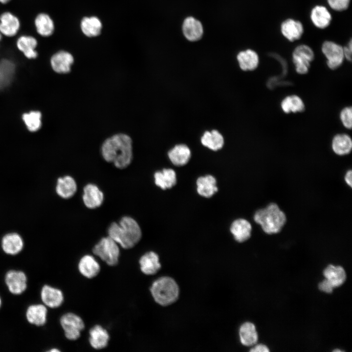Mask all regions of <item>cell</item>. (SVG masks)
<instances>
[{
    "mask_svg": "<svg viewBox=\"0 0 352 352\" xmlns=\"http://www.w3.org/2000/svg\"><path fill=\"white\" fill-rule=\"evenodd\" d=\"M100 150L103 159L112 163L117 168H126L133 159L132 140L125 133H116L107 137Z\"/></svg>",
    "mask_w": 352,
    "mask_h": 352,
    "instance_id": "6da1fadb",
    "label": "cell"
},
{
    "mask_svg": "<svg viewBox=\"0 0 352 352\" xmlns=\"http://www.w3.org/2000/svg\"><path fill=\"white\" fill-rule=\"evenodd\" d=\"M108 232V236L124 249L133 247L142 236L138 223L129 216L123 217L118 223L112 222Z\"/></svg>",
    "mask_w": 352,
    "mask_h": 352,
    "instance_id": "7a4b0ae2",
    "label": "cell"
},
{
    "mask_svg": "<svg viewBox=\"0 0 352 352\" xmlns=\"http://www.w3.org/2000/svg\"><path fill=\"white\" fill-rule=\"evenodd\" d=\"M254 220L265 233L272 235L281 232L286 222V216L277 203L271 202L256 211Z\"/></svg>",
    "mask_w": 352,
    "mask_h": 352,
    "instance_id": "3957f363",
    "label": "cell"
},
{
    "mask_svg": "<svg viewBox=\"0 0 352 352\" xmlns=\"http://www.w3.org/2000/svg\"><path fill=\"white\" fill-rule=\"evenodd\" d=\"M150 290L155 302L162 306L172 304L179 297L177 284L174 279L168 276L161 277L155 280Z\"/></svg>",
    "mask_w": 352,
    "mask_h": 352,
    "instance_id": "277c9868",
    "label": "cell"
},
{
    "mask_svg": "<svg viewBox=\"0 0 352 352\" xmlns=\"http://www.w3.org/2000/svg\"><path fill=\"white\" fill-rule=\"evenodd\" d=\"M92 252L108 265L114 266L118 263L120 255L118 244L109 236L102 238L94 245Z\"/></svg>",
    "mask_w": 352,
    "mask_h": 352,
    "instance_id": "5b68a950",
    "label": "cell"
},
{
    "mask_svg": "<svg viewBox=\"0 0 352 352\" xmlns=\"http://www.w3.org/2000/svg\"><path fill=\"white\" fill-rule=\"evenodd\" d=\"M314 59V53L308 45L301 44L296 46L293 50L292 59L296 72L305 74L309 70L311 62Z\"/></svg>",
    "mask_w": 352,
    "mask_h": 352,
    "instance_id": "8992f818",
    "label": "cell"
},
{
    "mask_svg": "<svg viewBox=\"0 0 352 352\" xmlns=\"http://www.w3.org/2000/svg\"><path fill=\"white\" fill-rule=\"evenodd\" d=\"M60 323L66 337L69 340L78 339L85 326L83 319L72 312L63 314L60 318Z\"/></svg>",
    "mask_w": 352,
    "mask_h": 352,
    "instance_id": "52a82bcc",
    "label": "cell"
},
{
    "mask_svg": "<svg viewBox=\"0 0 352 352\" xmlns=\"http://www.w3.org/2000/svg\"><path fill=\"white\" fill-rule=\"evenodd\" d=\"M321 51L327 59L329 68L334 70L341 66L345 59L341 45L332 41L327 40L322 43Z\"/></svg>",
    "mask_w": 352,
    "mask_h": 352,
    "instance_id": "ba28073f",
    "label": "cell"
},
{
    "mask_svg": "<svg viewBox=\"0 0 352 352\" xmlns=\"http://www.w3.org/2000/svg\"><path fill=\"white\" fill-rule=\"evenodd\" d=\"M74 62L73 55L63 49L56 51L49 59V64L52 70L58 74H67L71 70Z\"/></svg>",
    "mask_w": 352,
    "mask_h": 352,
    "instance_id": "9c48e42d",
    "label": "cell"
},
{
    "mask_svg": "<svg viewBox=\"0 0 352 352\" xmlns=\"http://www.w3.org/2000/svg\"><path fill=\"white\" fill-rule=\"evenodd\" d=\"M4 280L9 291L13 294H21L27 288V277L23 271L10 270L6 273Z\"/></svg>",
    "mask_w": 352,
    "mask_h": 352,
    "instance_id": "30bf717a",
    "label": "cell"
},
{
    "mask_svg": "<svg viewBox=\"0 0 352 352\" xmlns=\"http://www.w3.org/2000/svg\"><path fill=\"white\" fill-rule=\"evenodd\" d=\"M280 29L283 36L290 42L300 40L304 32L302 22L293 18L284 20L280 24Z\"/></svg>",
    "mask_w": 352,
    "mask_h": 352,
    "instance_id": "8fae6325",
    "label": "cell"
},
{
    "mask_svg": "<svg viewBox=\"0 0 352 352\" xmlns=\"http://www.w3.org/2000/svg\"><path fill=\"white\" fill-rule=\"evenodd\" d=\"M21 27L18 17L9 11L0 15V33L2 36L13 37L17 35Z\"/></svg>",
    "mask_w": 352,
    "mask_h": 352,
    "instance_id": "7c38bea8",
    "label": "cell"
},
{
    "mask_svg": "<svg viewBox=\"0 0 352 352\" xmlns=\"http://www.w3.org/2000/svg\"><path fill=\"white\" fill-rule=\"evenodd\" d=\"M16 44L18 49L26 59L33 60L38 57V52L36 50L38 41L34 36L20 35L17 39Z\"/></svg>",
    "mask_w": 352,
    "mask_h": 352,
    "instance_id": "4fadbf2b",
    "label": "cell"
},
{
    "mask_svg": "<svg viewBox=\"0 0 352 352\" xmlns=\"http://www.w3.org/2000/svg\"><path fill=\"white\" fill-rule=\"evenodd\" d=\"M309 16L314 26L320 29L328 27L332 21L330 12L327 7L323 5H316L313 7Z\"/></svg>",
    "mask_w": 352,
    "mask_h": 352,
    "instance_id": "5bb4252c",
    "label": "cell"
},
{
    "mask_svg": "<svg viewBox=\"0 0 352 352\" xmlns=\"http://www.w3.org/2000/svg\"><path fill=\"white\" fill-rule=\"evenodd\" d=\"M41 298L44 305L50 308L59 307L64 301L62 291L49 285H44L42 287Z\"/></svg>",
    "mask_w": 352,
    "mask_h": 352,
    "instance_id": "9a60e30c",
    "label": "cell"
},
{
    "mask_svg": "<svg viewBox=\"0 0 352 352\" xmlns=\"http://www.w3.org/2000/svg\"><path fill=\"white\" fill-rule=\"evenodd\" d=\"M83 200L87 207L94 209L100 206L102 204L104 195L96 185L88 184L84 188Z\"/></svg>",
    "mask_w": 352,
    "mask_h": 352,
    "instance_id": "2e32d148",
    "label": "cell"
},
{
    "mask_svg": "<svg viewBox=\"0 0 352 352\" xmlns=\"http://www.w3.org/2000/svg\"><path fill=\"white\" fill-rule=\"evenodd\" d=\"M34 22L37 33L42 37H49L55 31L54 22L47 13L41 12L38 14L35 18Z\"/></svg>",
    "mask_w": 352,
    "mask_h": 352,
    "instance_id": "e0dca14e",
    "label": "cell"
},
{
    "mask_svg": "<svg viewBox=\"0 0 352 352\" xmlns=\"http://www.w3.org/2000/svg\"><path fill=\"white\" fill-rule=\"evenodd\" d=\"M89 342L94 349L101 350L106 348L110 340L108 331L99 325H96L90 329L89 331Z\"/></svg>",
    "mask_w": 352,
    "mask_h": 352,
    "instance_id": "ac0fdd59",
    "label": "cell"
},
{
    "mask_svg": "<svg viewBox=\"0 0 352 352\" xmlns=\"http://www.w3.org/2000/svg\"><path fill=\"white\" fill-rule=\"evenodd\" d=\"M141 271L147 275H152L156 273L161 268L158 255L150 251L143 255L139 260Z\"/></svg>",
    "mask_w": 352,
    "mask_h": 352,
    "instance_id": "d6986e66",
    "label": "cell"
},
{
    "mask_svg": "<svg viewBox=\"0 0 352 352\" xmlns=\"http://www.w3.org/2000/svg\"><path fill=\"white\" fill-rule=\"evenodd\" d=\"M78 267L80 273L88 279L94 278L100 271L99 264L90 255H85L80 259Z\"/></svg>",
    "mask_w": 352,
    "mask_h": 352,
    "instance_id": "ffe728a7",
    "label": "cell"
},
{
    "mask_svg": "<svg viewBox=\"0 0 352 352\" xmlns=\"http://www.w3.org/2000/svg\"><path fill=\"white\" fill-rule=\"evenodd\" d=\"M252 226L250 223L244 219L234 220L230 227V231L235 240L239 242L248 240L251 234Z\"/></svg>",
    "mask_w": 352,
    "mask_h": 352,
    "instance_id": "44dd1931",
    "label": "cell"
},
{
    "mask_svg": "<svg viewBox=\"0 0 352 352\" xmlns=\"http://www.w3.org/2000/svg\"><path fill=\"white\" fill-rule=\"evenodd\" d=\"M23 247L22 239L16 233L7 234L1 240L2 249L7 254L16 255L22 251Z\"/></svg>",
    "mask_w": 352,
    "mask_h": 352,
    "instance_id": "7402d4cb",
    "label": "cell"
},
{
    "mask_svg": "<svg viewBox=\"0 0 352 352\" xmlns=\"http://www.w3.org/2000/svg\"><path fill=\"white\" fill-rule=\"evenodd\" d=\"M47 309L42 304L32 305L29 306L26 311V318L28 322L37 326L44 325L47 321Z\"/></svg>",
    "mask_w": 352,
    "mask_h": 352,
    "instance_id": "603a6c76",
    "label": "cell"
},
{
    "mask_svg": "<svg viewBox=\"0 0 352 352\" xmlns=\"http://www.w3.org/2000/svg\"><path fill=\"white\" fill-rule=\"evenodd\" d=\"M184 35L190 41L199 40L203 34V27L201 22L193 17L187 18L182 26Z\"/></svg>",
    "mask_w": 352,
    "mask_h": 352,
    "instance_id": "cb8c5ba5",
    "label": "cell"
},
{
    "mask_svg": "<svg viewBox=\"0 0 352 352\" xmlns=\"http://www.w3.org/2000/svg\"><path fill=\"white\" fill-rule=\"evenodd\" d=\"M77 191V184L73 177L66 176L58 178L56 186V192L61 198H69Z\"/></svg>",
    "mask_w": 352,
    "mask_h": 352,
    "instance_id": "d4e9b609",
    "label": "cell"
},
{
    "mask_svg": "<svg viewBox=\"0 0 352 352\" xmlns=\"http://www.w3.org/2000/svg\"><path fill=\"white\" fill-rule=\"evenodd\" d=\"M237 58L240 68L243 70H253L259 65L258 54L250 49L240 52Z\"/></svg>",
    "mask_w": 352,
    "mask_h": 352,
    "instance_id": "484cf974",
    "label": "cell"
},
{
    "mask_svg": "<svg viewBox=\"0 0 352 352\" xmlns=\"http://www.w3.org/2000/svg\"><path fill=\"white\" fill-rule=\"evenodd\" d=\"M323 275L333 288L341 286L346 279V272L341 266L330 264L324 270Z\"/></svg>",
    "mask_w": 352,
    "mask_h": 352,
    "instance_id": "4316f807",
    "label": "cell"
},
{
    "mask_svg": "<svg viewBox=\"0 0 352 352\" xmlns=\"http://www.w3.org/2000/svg\"><path fill=\"white\" fill-rule=\"evenodd\" d=\"M168 156L171 161L177 166L185 165L191 157V151L185 144L176 145L168 152Z\"/></svg>",
    "mask_w": 352,
    "mask_h": 352,
    "instance_id": "83f0119b",
    "label": "cell"
},
{
    "mask_svg": "<svg viewBox=\"0 0 352 352\" xmlns=\"http://www.w3.org/2000/svg\"><path fill=\"white\" fill-rule=\"evenodd\" d=\"M197 192L205 198L212 197L218 191L215 178L211 175H207L198 178L197 180Z\"/></svg>",
    "mask_w": 352,
    "mask_h": 352,
    "instance_id": "f1b7e54d",
    "label": "cell"
},
{
    "mask_svg": "<svg viewBox=\"0 0 352 352\" xmlns=\"http://www.w3.org/2000/svg\"><path fill=\"white\" fill-rule=\"evenodd\" d=\"M333 152L338 155H344L349 154L352 148V141L346 134H338L333 138L331 142Z\"/></svg>",
    "mask_w": 352,
    "mask_h": 352,
    "instance_id": "f546056e",
    "label": "cell"
},
{
    "mask_svg": "<svg viewBox=\"0 0 352 352\" xmlns=\"http://www.w3.org/2000/svg\"><path fill=\"white\" fill-rule=\"evenodd\" d=\"M154 178L155 184L163 190L172 188L176 182V174L171 169H164L162 171L156 172Z\"/></svg>",
    "mask_w": 352,
    "mask_h": 352,
    "instance_id": "4dcf8cb0",
    "label": "cell"
},
{
    "mask_svg": "<svg viewBox=\"0 0 352 352\" xmlns=\"http://www.w3.org/2000/svg\"><path fill=\"white\" fill-rule=\"evenodd\" d=\"M239 336L242 344L245 346L255 345L258 339L254 324L249 322H245L241 326Z\"/></svg>",
    "mask_w": 352,
    "mask_h": 352,
    "instance_id": "1f68e13d",
    "label": "cell"
},
{
    "mask_svg": "<svg viewBox=\"0 0 352 352\" xmlns=\"http://www.w3.org/2000/svg\"><path fill=\"white\" fill-rule=\"evenodd\" d=\"M102 24L96 17L84 18L81 22V29L83 33L88 37L98 36L101 32Z\"/></svg>",
    "mask_w": 352,
    "mask_h": 352,
    "instance_id": "d6a6232c",
    "label": "cell"
},
{
    "mask_svg": "<svg viewBox=\"0 0 352 352\" xmlns=\"http://www.w3.org/2000/svg\"><path fill=\"white\" fill-rule=\"evenodd\" d=\"M202 144L213 150L220 149L223 146L224 139L222 135L217 130L211 132L206 131L201 138Z\"/></svg>",
    "mask_w": 352,
    "mask_h": 352,
    "instance_id": "836d02e7",
    "label": "cell"
},
{
    "mask_svg": "<svg viewBox=\"0 0 352 352\" xmlns=\"http://www.w3.org/2000/svg\"><path fill=\"white\" fill-rule=\"evenodd\" d=\"M282 110L286 113L302 112L305 110V104L302 99L296 95L286 97L281 103Z\"/></svg>",
    "mask_w": 352,
    "mask_h": 352,
    "instance_id": "e575fe53",
    "label": "cell"
},
{
    "mask_svg": "<svg viewBox=\"0 0 352 352\" xmlns=\"http://www.w3.org/2000/svg\"><path fill=\"white\" fill-rule=\"evenodd\" d=\"M22 119L27 129L31 132L38 131L42 126V114L39 111L32 110L24 113Z\"/></svg>",
    "mask_w": 352,
    "mask_h": 352,
    "instance_id": "d590c367",
    "label": "cell"
},
{
    "mask_svg": "<svg viewBox=\"0 0 352 352\" xmlns=\"http://www.w3.org/2000/svg\"><path fill=\"white\" fill-rule=\"evenodd\" d=\"M351 0H327L329 7L336 12H342L349 7Z\"/></svg>",
    "mask_w": 352,
    "mask_h": 352,
    "instance_id": "8d00e7d4",
    "label": "cell"
},
{
    "mask_svg": "<svg viewBox=\"0 0 352 352\" xmlns=\"http://www.w3.org/2000/svg\"><path fill=\"white\" fill-rule=\"evenodd\" d=\"M352 108L346 107L340 112V118L343 125L348 129H351L352 126Z\"/></svg>",
    "mask_w": 352,
    "mask_h": 352,
    "instance_id": "74e56055",
    "label": "cell"
},
{
    "mask_svg": "<svg viewBox=\"0 0 352 352\" xmlns=\"http://www.w3.org/2000/svg\"><path fill=\"white\" fill-rule=\"evenodd\" d=\"M318 288L320 290L327 293H331L333 289L331 284L326 278L319 284Z\"/></svg>",
    "mask_w": 352,
    "mask_h": 352,
    "instance_id": "f35d334b",
    "label": "cell"
},
{
    "mask_svg": "<svg viewBox=\"0 0 352 352\" xmlns=\"http://www.w3.org/2000/svg\"><path fill=\"white\" fill-rule=\"evenodd\" d=\"M343 52L345 59L348 61H351L352 60V39H350L347 44L343 46Z\"/></svg>",
    "mask_w": 352,
    "mask_h": 352,
    "instance_id": "ab89813d",
    "label": "cell"
},
{
    "mask_svg": "<svg viewBox=\"0 0 352 352\" xmlns=\"http://www.w3.org/2000/svg\"><path fill=\"white\" fill-rule=\"evenodd\" d=\"M269 350L268 347L264 344H258L250 350L252 352H268Z\"/></svg>",
    "mask_w": 352,
    "mask_h": 352,
    "instance_id": "60d3db41",
    "label": "cell"
},
{
    "mask_svg": "<svg viewBox=\"0 0 352 352\" xmlns=\"http://www.w3.org/2000/svg\"><path fill=\"white\" fill-rule=\"evenodd\" d=\"M344 180L346 184L352 187V171L349 170L346 172L344 176Z\"/></svg>",
    "mask_w": 352,
    "mask_h": 352,
    "instance_id": "b9f144b4",
    "label": "cell"
},
{
    "mask_svg": "<svg viewBox=\"0 0 352 352\" xmlns=\"http://www.w3.org/2000/svg\"><path fill=\"white\" fill-rule=\"evenodd\" d=\"M11 0H0V3L2 4H6L8 3Z\"/></svg>",
    "mask_w": 352,
    "mask_h": 352,
    "instance_id": "7bdbcfd3",
    "label": "cell"
},
{
    "mask_svg": "<svg viewBox=\"0 0 352 352\" xmlns=\"http://www.w3.org/2000/svg\"><path fill=\"white\" fill-rule=\"evenodd\" d=\"M49 351L50 352H60V351L58 349H53L49 350Z\"/></svg>",
    "mask_w": 352,
    "mask_h": 352,
    "instance_id": "ee69618b",
    "label": "cell"
},
{
    "mask_svg": "<svg viewBox=\"0 0 352 352\" xmlns=\"http://www.w3.org/2000/svg\"><path fill=\"white\" fill-rule=\"evenodd\" d=\"M333 352H342V351L340 350H336H336H334L333 351Z\"/></svg>",
    "mask_w": 352,
    "mask_h": 352,
    "instance_id": "f6af8a7d",
    "label": "cell"
},
{
    "mask_svg": "<svg viewBox=\"0 0 352 352\" xmlns=\"http://www.w3.org/2000/svg\"><path fill=\"white\" fill-rule=\"evenodd\" d=\"M2 34L0 33V41L1 40V39H2Z\"/></svg>",
    "mask_w": 352,
    "mask_h": 352,
    "instance_id": "bcb514c9",
    "label": "cell"
},
{
    "mask_svg": "<svg viewBox=\"0 0 352 352\" xmlns=\"http://www.w3.org/2000/svg\"><path fill=\"white\" fill-rule=\"evenodd\" d=\"M1 298L0 297V308L1 307Z\"/></svg>",
    "mask_w": 352,
    "mask_h": 352,
    "instance_id": "7dc6e473",
    "label": "cell"
}]
</instances>
